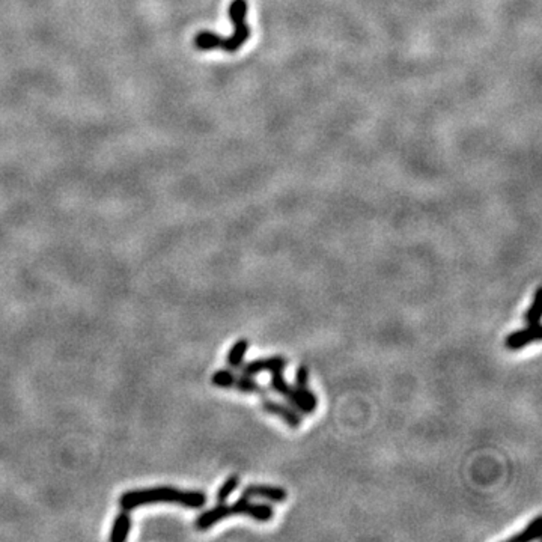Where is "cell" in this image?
<instances>
[{
	"mask_svg": "<svg viewBox=\"0 0 542 542\" xmlns=\"http://www.w3.org/2000/svg\"><path fill=\"white\" fill-rule=\"evenodd\" d=\"M178 503L189 509H199L208 502V497L204 491L178 490L175 487H154L143 490L126 491L119 497V506L125 511H133L137 507L151 503Z\"/></svg>",
	"mask_w": 542,
	"mask_h": 542,
	"instance_id": "obj_1",
	"label": "cell"
},
{
	"mask_svg": "<svg viewBox=\"0 0 542 542\" xmlns=\"http://www.w3.org/2000/svg\"><path fill=\"white\" fill-rule=\"evenodd\" d=\"M270 389L285 398L291 406L302 414H312L318 407V398L315 391L307 387L291 386L283 377V371L271 372Z\"/></svg>",
	"mask_w": 542,
	"mask_h": 542,
	"instance_id": "obj_2",
	"label": "cell"
},
{
	"mask_svg": "<svg viewBox=\"0 0 542 542\" xmlns=\"http://www.w3.org/2000/svg\"><path fill=\"white\" fill-rule=\"evenodd\" d=\"M229 18L234 23V33L229 38L216 35V47H220L228 53H235L240 50L250 38V29L247 26V0H232L229 5Z\"/></svg>",
	"mask_w": 542,
	"mask_h": 542,
	"instance_id": "obj_3",
	"label": "cell"
},
{
	"mask_svg": "<svg viewBox=\"0 0 542 542\" xmlns=\"http://www.w3.org/2000/svg\"><path fill=\"white\" fill-rule=\"evenodd\" d=\"M211 383L220 389H234L241 394L269 396V389L246 374H235L232 369H220L211 375Z\"/></svg>",
	"mask_w": 542,
	"mask_h": 542,
	"instance_id": "obj_4",
	"label": "cell"
},
{
	"mask_svg": "<svg viewBox=\"0 0 542 542\" xmlns=\"http://www.w3.org/2000/svg\"><path fill=\"white\" fill-rule=\"evenodd\" d=\"M261 407L265 413H269L271 414V416H276L281 420H283L288 426H290V428L297 430L303 423V414L297 411L293 406H288V403L271 399L269 396H262Z\"/></svg>",
	"mask_w": 542,
	"mask_h": 542,
	"instance_id": "obj_5",
	"label": "cell"
},
{
	"mask_svg": "<svg viewBox=\"0 0 542 542\" xmlns=\"http://www.w3.org/2000/svg\"><path fill=\"white\" fill-rule=\"evenodd\" d=\"M286 366H288V360L283 355H271V357H265V359H257V360L243 363V366L240 367V371L241 374L255 377L262 372L285 371Z\"/></svg>",
	"mask_w": 542,
	"mask_h": 542,
	"instance_id": "obj_6",
	"label": "cell"
},
{
	"mask_svg": "<svg viewBox=\"0 0 542 542\" xmlns=\"http://www.w3.org/2000/svg\"><path fill=\"white\" fill-rule=\"evenodd\" d=\"M541 324H534V326H527L526 329L512 331L511 334H507L505 339V347L509 351H520L527 345L538 342L541 339Z\"/></svg>",
	"mask_w": 542,
	"mask_h": 542,
	"instance_id": "obj_7",
	"label": "cell"
},
{
	"mask_svg": "<svg viewBox=\"0 0 542 542\" xmlns=\"http://www.w3.org/2000/svg\"><path fill=\"white\" fill-rule=\"evenodd\" d=\"M240 503V515H247L252 520L259 523H269L274 518V509L273 506L267 503H257L252 502L247 495H241L237 499Z\"/></svg>",
	"mask_w": 542,
	"mask_h": 542,
	"instance_id": "obj_8",
	"label": "cell"
},
{
	"mask_svg": "<svg viewBox=\"0 0 542 542\" xmlns=\"http://www.w3.org/2000/svg\"><path fill=\"white\" fill-rule=\"evenodd\" d=\"M243 495H247V497L250 499H264L271 503H282L288 497V491L282 487L253 483V485H249L245 488Z\"/></svg>",
	"mask_w": 542,
	"mask_h": 542,
	"instance_id": "obj_9",
	"label": "cell"
},
{
	"mask_svg": "<svg viewBox=\"0 0 542 542\" xmlns=\"http://www.w3.org/2000/svg\"><path fill=\"white\" fill-rule=\"evenodd\" d=\"M130 511L122 509L117 517H114V522L112 526V532L109 535V539L112 542H124L130 535L131 530V517L129 514Z\"/></svg>",
	"mask_w": 542,
	"mask_h": 542,
	"instance_id": "obj_10",
	"label": "cell"
},
{
	"mask_svg": "<svg viewBox=\"0 0 542 542\" xmlns=\"http://www.w3.org/2000/svg\"><path fill=\"white\" fill-rule=\"evenodd\" d=\"M249 341L246 338H241L237 342H234L232 347L228 351L226 355V363L228 367L232 369V371H240V367L243 366L246 360V354L249 351Z\"/></svg>",
	"mask_w": 542,
	"mask_h": 542,
	"instance_id": "obj_11",
	"label": "cell"
},
{
	"mask_svg": "<svg viewBox=\"0 0 542 542\" xmlns=\"http://www.w3.org/2000/svg\"><path fill=\"white\" fill-rule=\"evenodd\" d=\"M541 317H542V286H538L534 293L532 303H530V306L527 307L524 314V322L527 326L541 324Z\"/></svg>",
	"mask_w": 542,
	"mask_h": 542,
	"instance_id": "obj_12",
	"label": "cell"
},
{
	"mask_svg": "<svg viewBox=\"0 0 542 542\" xmlns=\"http://www.w3.org/2000/svg\"><path fill=\"white\" fill-rule=\"evenodd\" d=\"M542 536V515H536L532 522H530L520 534H517L509 538V541L517 542H529L535 541Z\"/></svg>",
	"mask_w": 542,
	"mask_h": 542,
	"instance_id": "obj_13",
	"label": "cell"
},
{
	"mask_svg": "<svg viewBox=\"0 0 542 542\" xmlns=\"http://www.w3.org/2000/svg\"><path fill=\"white\" fill-rule=\"evenodd\" d=\"M240 485V476L238 475H230L226 478V481L222 483L220 488L216 493V502L217 503H225L232 493L238 488Z\"/></svg>",
	"mask_w": 542,
	"mask_h": 542,
	"instance_id": "obj_14",
	"label": "cell"
},
{
	"mask_svg": "<svg viewBox=\"0 0 542 542\" xmlns=\"http://www.w3.org/2000/svg\"><path fill=\"white\" fill-rule=\"evenodd\" d=\"M295 386L307 387L309 386V367L306 365H300L295 371Z\"/></svg>",
	"mask_w": 542,
	"mask_h": 542,
	"instance_id": "obj_15",
	"label": "cell"
}]
</instances>
